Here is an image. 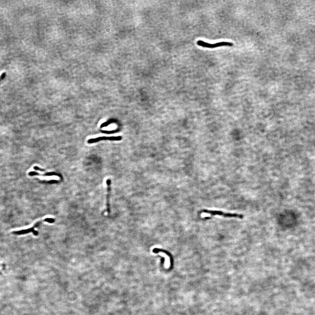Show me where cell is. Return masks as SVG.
I'll return each mask as SVG.
<instances>
[{
	"mask_svg": "<svg viewBox=\"0 0 315 315\" xmlns=\"http://www.w3.org/2000/svg\"><path fill=\"white\" fill-rule=\"evenodd\" d=\"M197 44L200 47H203L204 48H215L219 47H232L233 46V43L232 42H217V43L211 44L208 42H204L203 40H198L197 42Z\"/></svg>",
	"mask_w": 315,
	"mask_h": 315,
	"instance_id": "6da1fadb",
	"label": "cell"
},
{
	"mask_svg": "<svg viewBox=\"0 0 315 315\" xmlns=\"http://www.w3.org/2000/svg\"><path fill=\"white\" fill-rule=\"evenodd\" d=\"M202 212L208 214L213 215H220L222 216L227 218H236L239 219H242L243 218V215L238 214L229 213H224L223 212L220 211H211L208 210H203L202 211Z\"/></svg>",
	"mask_w": 315,
	"mask_h": 315,
	"instance_id": "7a4b0ae2",
	"label": "cell"
},
{
	"mask_svg": "<svg viewBox=\"0 0 315 315\" xmlns=\"http://www.w3.org/2000/svg\"><path fill=\"white\" fill-rule=\"evenodd\" d=\"M122 139L121 136L118 137H103L95 138H92L88 140V143H96L102 140H120Z\"/></svg>",
	"mask_w": 315,
	"mask_h": 315,
	"instance_id": "3957f363",
	"label": "cell"
},
{
	"mask_svg": "<svg viewBox=\"0 0 315 315\" xmlns=\"http://www.w3.org/2000/svg\"><path fill=\"white\" fill-rule=\"evenodd\" d=\"M106 184L107 185V193L106 196V208H107V212L108 214L109 215L110 212V205H109V198H110V191H111V180H107L106 181Z\"/></svg>",
	"mask_w": 315,
	"mask_h": 315,
	"instance_id": "277c9868",
	"label": "cell"
},
{
	"mask_svg": "<svg viewBox=\"0 0 315 315\" xmlns=\"http://www.w3.org/2000/svg\"><path fill=\"white\" fill-rule=\"evenodd\" d=\"M153 252L154 253H158V252H162V253H165V257H166V261H165V266L166 268H168L170 267V256H169V254H170V253H168L167 251H164L163 250H161V249L158 248H155L153 250Z\"/></svg>",
	"mask_w": 315,
	"mask_h": 315,
	"instance_id": "5b68a950",
	"label": "cell"
},
{
	"mask_svg": "<svg viewBox=\"0 0 315 315\" xmlns=\"http://www.w3.org/2000/svg\"><path fill=\"white\" fill-rule=\"evenodd\" d=\"M36 227L35 225L32 228H29V229L22 230L19 231H16L13 232V233L15 234H18V235H22V234H27L28 233H30V232H33V233L35 236H37L38 234V233L37 231H35L34 230L35 228Z\"/></svg>",
	"mask_w": 315,
	"mask_h": 315,
	"instance_id": "8992f818",
	"label": "cell"
},
{
	"mask_svg": "<svg viewBox=\"0 0 315 315\" xmlns=\"http://www.w3.org/2000/svg\"><path fill=\"white\" fill-rule=\"evenodd\" d=\"M43 175V176H51V175H57L59 177H60V175H59V174H57V173H55V172H49V173H47L46 174H43V175Z\"/></svg>",
	"mask_w": 315,
	"mask_h": 315,
	"instance_id": "52a82bcc",
	"label": "cell"
},
{
	"mask_svg": "<svg viewBox=\"0 0 315 315\" xmlns=\"http://www.w3.org/2000/svg\"><path fill=\"white\" fill-rule=\"evenodd\" d=\"M44 221L46 222H49V223H54L55 220L54 219H51V218H47V219H44Z\"/></svg>",
	"mask_w": 315,
	"mask_h": 315,
	"instance_id": "ba28073f",
	"label": "cell"
},
{
	"mask_svg": "<svg viewBox=\"0 0 315 315\" xmlns=\"http://www.w3.org/2000/svg\"><path fill=\"white\" fill-rule=\"evenodd\" d=\"M5 76H6V73H5V72H4V73H3L2 74V75L0 76V81H2V80L4 79L5 78Z\"/></svg>",
	"mask_w": 315,
	"mask_h": 315,
	"instance_id": "9c48e42d",
	"label": "cell"
},
{
	"mask_svg": "<svg viewBox=\"0 0 315 315\" xmlns=\"http://www.w3.org/2000/svg\"><path fill=\"white\" fill-rule=\"evenodd\" d=\"M34 169L37 170H39V171H42V172H44V170H43V169H41V168L38 167L37 166L34 167Z\"/></svg>",
	"mask_w": 315,
	"mask_h": 315,
	"instance_id": "30bf717a",
	"label": "cell"
}]
</instances>
